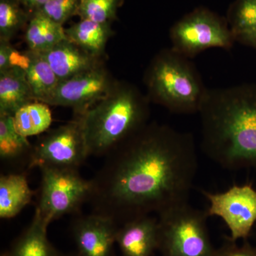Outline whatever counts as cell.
<instances>
[{"label":"cell","instance_id":"cell-15","mask_svg":"<svg viewBox=\"0 0 256 256\" xmlns=\"http://www.w3.org/2000/svg\"><path fill=\"white\" fill-rule=\"evenodd\" d=\"M33 146L28 138L15 130L13 116L0 114V158L2 162L15 168L28 170Z\"/></svg>","mask_w":256,"mask_h":256},{"label":"cell","instance_id":"cell-26","mask_svg":"<svg viewBox=\"0 0 256 256\" xmlns=\"http://www.w3.org/2000/svg\"><path fill=\"white\" fill-rule=\"evenodd\" d=\"M214 256H256V248L248 242L238 246L230 238L220 248L216 250Z\"/></svg>","mask_w":256,"mask_h":256},{"label":"cell","instance_id":"cell-10","mask_svg":"<svg viewBox=\"0 0 256 256\" xmlns=\"http://www.w3.org/2000/svg\"><path fill=\"white\" fill-rule=\"evenodd\" d=\"M202 194L210 204L207 215L224 220L232 240L249 236L256 223V190L252 185H234L222 193L202 191Z\"/></svg>","mask_w":256,"mask_h":256},{"label":"cell","instance_id":"cell-8","mask_svg":"<svg viewBox=\"0 0 256 256\" xmlns=\"http://www.w3.org/2000/svg\"><path fill=\"white\" fill-rule=\"evenodd\" d=\"M88 158L78 116L50 130L33 146L28 170L38 168L75 170Z\"/></svg>","mask_w":256,"mask_h":256},{"label":"cell","instance_id":"cell-4","mask_svg":"<svg viewBox=\"0 0 256 256\" xmlns=\"http://www.w3.org/2000/svg\"><path fill=\"white\" fill-rule=\"evenodd\" d=\"M143 82L151 104L175 114H198L208 90L191 60L171 47L152 58Z\"/></svg>","mask_w":256,"mask_h":256},{"label":"cell","instance_id":"cell-17","mask_svg":"<svg viewBox=\"0 0 256 256\" xmlns=\"http://www.w3.org/2000/svg\"><path fill=\"white\" fill-rule=\"evenodd\" d=\"M34 101L24 70L10 68L0 74V114L13 116L18 109Z\"/></svg>","mask_w":256,"mask_h":256},{"label":"cell","instance_id":"cell-25","mask_svg":"<svg viewBox=\"0 0 256 256\" xmlns=\"http://www.w3.org/2000/svg\"><path fill=\"white\" fill-rule=\"evenodd\" d=\"M78 6L79 0H50L35 12L63 26L70 18L77 16Z\"/></svg>","mask_w":256,"mask_h":256},{"label":"cell","instance_id":"cell-11","mask_svg":"<svg viewBox=\"0 0 256 256\" xmlns=\"http://www.w3.org/2000/svg\"><path fill=\"white\" fill-rule=\"evenodd\" d=\"M118 229L114 220L98 214L78 218L73 230L79 256H110Z\"/></svg>","mask_w":256,"mask_h":256},{"label":"cell","instance_id":"cell-18","mask_svg":"<svg viewBox=\"0 0 256 256\" xmlns=\"http://www.w3.org/2000/svg\"><path fill=\"white\" fill-rule=\"evenodd\" d=\"M24 40L28 50L44 54L68 38L62 25L54 22L38 12H34L25 28Z\"/></svg>","mask_w":256,"mask_h":256},{"label":"cell","instance_id":"cell-5","mask_svg":"<svg viewBox=\"0 0 256 256\" xmlns=\"http://www.w3.org/2000/svg\"><path fill=\"white\" fill-rule=\"evenodd\" d=\"M206 212L188 204L158 216L162 256H214L207 227Z\"/></svg>","mask_w":256,"mask_h":256},{"label":"cell","instance_id":"cell-3","mask_svg":"<svg viewBox=\"0 0 256 256\" xmlns=\"http://www.w3.org/2000/svg\"><path fill=\"white\" fill-rule=\"evenodd\" d=\"M150 100L134 84L118 80L112 90L80 114L88 156H107L149 124Z\"/></svg>","mask_w":256,"mask_h":256},{"label":"cell","instance_id":"cell-13","mask_svg":"<svg viewBox=\"0 0 256 256\" xmlns=\"http://www.w3.org/2000/svg\"><path fill=\"white\" fill-rule=\"evenodd\" d=\"M41 54L46 58L60 82L105 64L104 58L87 53L68 40L60 42Z\"/></svg>","mask_w":256,"mask_h":256},{"label":"cell","instance_id":"cell-16","mask_svg":"<svg viewBox=\"0 0 256 256\" xmlns=\"http://www.w3.org/2000/svg\"><path fill=\"white\" fill-rule=\"evenodd\" d=\"M34 192L24 172L10 173L0 178V218H13L31 202Z\"/></svg>","mask_w":256,"mask_h":256},{"label":"cell","instance_id":"cell-14","mask_svg":"<svg viewBox=\"0 0 256 256\" xmlns=\"http://www.w3.org/2000/svg\"><path fill=\"white\" fill-rule=\"evenodd\" d=\"M67 38L79 48L98 58H104L108 42L114 32L112 24L80 20L65 28Z\"/></svg>","mask_w":256,"mask_h":256},{"label":"cell","instance_id":"cell-19","mask_svg":"<svg viewBox=\"0 0 256 256\" xmlns=\"http://www.w3.org/2000/svg\"><path fill=\"white\" fill-rule=\"evenodd\" d=\"M226 18L235 42L256 50V0H234Z\"/></svg>","mask_w":256,"mask_h":256},{"label":"cell","instance_id":"cell-27","mask_svg":"<svg viewBox=\"0 0 256 256\" xmlns=\"http://www.w3.org/2000/svg\"><path fill=\"white\" fill-rule=\"evenodd\" d=\"M11 45L10 42L0 40V74L4 73L10 69L9 57Z\"/></svg>","mask_w":256,"mask_h":256},{"label":"cell","instance_id":"cell-22","mask_svg":"<svg viewBox=\"0 0 256 256\" xmlns=\"http://www.w3.org/2000/svg\"><path fill=\"white\" fill-rule=\"evenodd\" d=\"M33 52V62L26 72V79L35 101L46 104L60 80L44 56Z\"/></svg>","mask_w":256,"mask_h":256},{"label":"cell","instance_id":"cell-12","mask_svg":"<svg viewBox=\"0 0 256 256\" xmlns=\"http://www.w3.org/2000/svg\"><path fill=\"white\" fill-rule=\"evenodd\" d=\"M116 242L124 256H151L159 245L158 218L144 216L122 224Z\"/></svg>","mask_w":256,"mask_h":256},{"label":"cell","instance_id":"cell-6","mask_svg":"<svg viewBox=\"0 0 256 256\" xmlns=\"http://www.w3.org/2000/svg\"><path fill=\"white\" fill-rule=\"evenodd\" d=\"M169 36L171 48L190 60L210 48L230 50L236 43L226 16L204 6L175 22Z\"/></svg>","mask_w":256,"mask_h":256},{"label":"cell","instance_id":"cell-29","mask_svg":"<svg viewBox=\"0 0 256 256\" xmlns=\"http://www.w3.org/2000/svg\"><path fill=\"white\" fill-rule=\"evenodd\" d=\"M3 256H5V255Z\"/></svg>","mask_w":256,"mask_h":256},{"label":"cell","instance_id":"cell-23","mask_svg":"<svg viewBox=\"0 0 256 256\" xmlns=\"http://www.w3.org/2000/svg\"><path fill=\"white\" fill-rule=\"evenodd\" d=\"M31 18L20 0H0V40L10 42L26 28Z\"/></svg>","mask_w":256,"mask_h":256},{"label":"cell","instance_id":"cell-20","mask_svg":"<svg viewBox=\"0 0 256 256\" xmlns=\"http://www.w3.org/2000/svg\"><path fill=\"white\" fill-rule=\"evenodd\" d=\"M48 224L35 210L30 226L5 256H55L54 250L47 238Z\"/></svg>","mask_w":256,"mask_h":256},{"label":"cell","instance_id":"cell-1","mask_svg":"<svg viewBox=\"0 0 256 256\" xmlns=\"http://www.w3.org/2000/svg\"><path fill=\"white\" fill-rule=\"evenodd\" d=\"M106 158L90 180L94 213L122 225L188 204L198 169L191 133L149 122Z\"/></svg>","mask_w":256,"mask_h":256},{"label":"cell","instance_id":"cell-2","mask_svg":"<svg viewBox=\"0 0 256 256\" xmlns=\"http://www.w3.org/2000/svg\"><path fill=\"white\" fill-rule=\"evenodd\" d=\"M202 148L227 170L256 168V84L208 89L198 114Z\"/></svg>","mask_w":256,"mask_h":256},{"label":"cell","instance_id":"cell-28","mask_svg":"<svg viewBox=\"0 0 256 256\" xmlns=\"http://www.w3.org/2000/svg\"><path fill=\"white\" fill-rule=\"evenodd\" d=\"M20 1L25 9L28 10L30 12L33 13L34 12L42 8L44 4H46L50 0H20Z\"/></svg>","mask_w":256,"mask_h":256},{"label":"cell","instance_id":"cell-9","mask_svg":"<svg viewBox=\"0 0 256 256\" xmlns=\"http://www.w3.org/2000/svg\"><path fill=\"white\" fill-rule=\"evenodd\" d=\"M118 80L102 64L58 82L46 104L69 108L74 114H80L106 98Z\"/></svg>","mask_w":256,"mask_h":256},{"label":"cell","instance_id":"cell-21","mask_svg":"<svg viewBox=\"0 0 256 256\" xmlns=\"http://www.w3.org/2000/svg\"><path fill=\"white\" fill-rule=\"evenodd\" d=\"M15 130L23 137L42 134L52 122V111L48 104L34 101L24 106L13 116Z\"/></svg>","mask_w":256,"mask_h":256},{"label":"cell","instance_id":"cell-7","mask_svg":"<svg viewBox=\"0 0 256 256\" xmlns=\"http://www.w3.org/2000/svg\"><path fill=\"white\" fill-rule=\"evenodd\" d=\"M40 197L36 210L50 225L64 215L75 213L90 196V180L78 170L42 168Z\"/></svg>","mask_w":256,"mask_h":256},{"label":"cell","instance_id":"cell-24","mask_svg":"<svg viewBox=\"0 0 256 256\" xmlns=\"http://www.w3.org/2000/svg\"><path fill=\"white\" fill-rule=\"evenodd\" d=\"M124 0H79L77 16L101 24H112Z\"/></svg>","mask_w":256,"mask_h":256}]
</instances>
